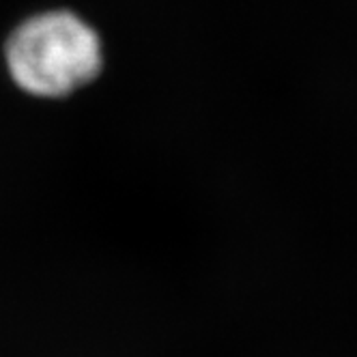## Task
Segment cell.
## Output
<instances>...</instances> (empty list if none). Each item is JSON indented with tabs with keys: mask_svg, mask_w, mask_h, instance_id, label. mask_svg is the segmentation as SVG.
I'll list each match as a JSON object with an SVG mask.
<instances>
[{
	"mask_svg": "<svg viewBox=\"0 0 357 357\" xmlns=\"http://www.w3.org/2000/svg\"><path fill=\"white\" fill-rule=\"evenodd\" d=\"M11 82L31 97L61 99L91 84L104 67V45L91 24L69 9L20 20L3 43Z\"/></svg>",
	"mask_w": 357,
	"mask_h": 357,
	"instance_id": "1",
	"label": "cell"
}]
</instances>
